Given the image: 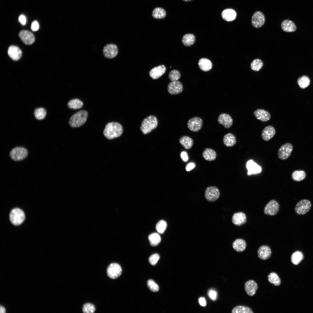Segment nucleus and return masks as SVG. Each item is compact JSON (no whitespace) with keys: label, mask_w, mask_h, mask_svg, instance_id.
Masks as SVG:
<instances>
[{"label":"nucleus","mask_w":313,"mask_h":313,"mask_svg":"<svg viewBox=\"0 0 313 313\" xmlns=\"http://www.w3.org/2000/svg\"><path fill=\"white\" fill-rule=\"evenodd\" d=\"M123 132L121 125L116 122H111L105 126L103 131L104 136L108 139H112L121 136Z\"/></svg>","instance_id":"1"},{"label":"nucleus","mask_w":313,"mask_h":313,"mask_svg":"<svg viewBox=\"0 0 313 313\" xmlns=\"http://www.w3.org/2000/svg\"><path fill=\"white\" fill-rule=\"evenodd\" d=\"M88 113L85 110H81L72 115L70 118L69 124L72 128L79 127L86 122Z\"/></svg>","instance_id":"2"},{"label":"nucleus","mask_w":313,"mask_h":313,"mask_svg":"<svg viewBox=\"0 0 313 313\" xmlns=\"http://www.w3.org/2000/svg\"><path fill=\"white\" fill-rule=\"evenodd\" d=\"M158 125V120L155 116L150 115L145 119L141 123L140 129L144 134L149 133L155 129Z\"/></svg>","instance_id":"3"},{"label":"nucleus","mask_w":313,"mask_h":313,"mask_svg":"<svg viewBox=\"0 0 313 313\" xmlns=\"http://www.w3.org/2000/svg\"><path fill=\"white\" fill-rule=\"evenodd\" d=\"M25 215L21 209L15 208L12 209L10 214V219L13 225H18L21 224L24 221Z\"/></svg>","instance_id":"4"},{"label":"nucleus","mask_w":313,"mask_h":313,"mask_svg":"<svg viewBox=\"0 0 313 313\" xmlns=\"http://www.w3.org/2000/svg\"><path fill=\"white\" fill-rule=\"evenodd\" d=\"M27 149L23 147H17L13 148L10 153L11 159L15 161L23 160L27 156Z\"/></svg>","instance_id":"5"},{"label":"nucleus","mask_w":313,"mask_h":313,"mask_svg":"<svg viewBox=\"0 0 313 313\" xmlns=\"http://www.w3.org/2000/svg\"><path fill=\"white\" fill-rule=\"evenodd\" d=\"M312 206L311 202L307 199L301 200L296 205L294 210L297 214L303 215L308 212Z\"/></svg>","instance_id":"6"},{"label":"nucleus","mask_w":313,"mask_h":313,"mask_svg":"<svg viewBox=\"0 0 313 313\" xmlns=\"http://www.w3.org/2000/svg\"><path fill=\"white\" fill-rule=\"evenodd\" d=\"M220 192L215 186H210L205 189V197L206 200L210 202H214L219 197Z\"/></svg>","instance_id":"7"},{"label":"nucleus","mask_w":313,"mask_h":313,"mask_svg":"<svg viewBox=\"0 0 313 313\" xmlns=\"http://www.w3.org/2000/svg\"><path fill=\"white\" fill-rule=\"evenodd\" d=\"M292 150L293 146L290 143H286L282 145L278 151V158L282 160L287 159L290 156Z\"/></svg>","instance_id":"8"},{"label":"nucleus","mask_w":313,"mask_h":313,"mask_svg":"<svg viewBox=\"0 0 313 313\" xmlns=\"http://www.w3.org/2000/svg\"><path fill=\"white\" fill-rule=\"evenodd\" d=\"M122 268L120 265L116 263H113L108 266L107 273L108 276L114 279L119 277L122 273Z\"/></svg>","instance_id":"9"},{"label":"nucleus","mask_w":313,"mask_h":313,"mask_svg":"<svg viewBox=\"0 0 313 313\" xmlns=\"http://www.w3.org/2000/svg\"><path fill=\"white\" fill-rule=\"evenodd\" d=\"M118 49L117 46L114 44L110 43L106 45L103 49V54L104 57L111 59L115 57L118 54Z\"/></svg>","instance_id":"10"},{"label":"nucleus","mask_w":313,"mask_h":313,"mask_svg":"<svg viewBox=\"0 0 313 313\" xmlns=\"http://www.w3.org/2000/svg\"><path fill=\"white\" fill-rule=\"evenodd\" d=\"M280 206L278 202L274 199L271 200L266 205L264 208V213L270 216H274L278 212Z\"/></svg>","instance_id":"11"},{"label":"nucleus","mask_w":313,"mask_h":313,"mask_svg":"<svg viewBox=\"0 0 313 313\" xmlns=\"http://www.w3.org/2000/svg\"><path fill=\"white\" fill-rule=\"evenodd\" d=\"M203 123L202 119L200 117H195L190 119L187 123L189 129L193 132H197L202 128Z\"/></svg>","instance_id":"12"},{"label":"nucleus","mask_w":313,"mask_h":313,"mask_svg":"<svg viewBox=\"0 0 313 313\" xmlns=\"http://www.w3.org/2000/svg\"><path fill=\"white\" fill-rule=\"evenodd\" d=\"M265 18L263 13L260 11L254 12L252 17L251 23L256 28L261 27L264 24Z\"/></svg>","instance_id":"13"},{"label":"nucleus","mask_w":313,"mask_h":313,"mask_svg":"<svg viewBox=\"0 0 313 313\" xmlns=\"http://www.w3.org/2000/svg\"><path fill=\"white\" fill-rule=\"evenodd\" d=\"M183 87L181 83L178 81H173L169 83L168 86V90L172 95L179 94L183 90Z\"/></svg>","instance_id":"14"},{"label":"nucleus","mask_w":313,"mask_h":313,"mask_svg":"<svg viewBox=\"0 0 313 313\" xmlns=\"http://www.w3.org/2000/svg\"><path fill=\"white\" fill-rule=\"evenodd\" d=\"M19 36L22 41L26 44L30 45L32 44L35 41V37L30 32L26 30H23L19 33Z\"/></svg>","instance_id":"15"},{"label":"nucleus","mask_w":313,"mask_h":313,"mask_svg":"<svg viewBox=\"0 0 313 313\" xmlns=\"http://www.w3.org/2000/svg\"><path fill=\"white\" fill-rule=\"evenodd\" d=\"M218 121L225 128H230L233 123V119L231 116L225 113H222L219 114L218 117Z\"/></svg>","instance_id":"16"},{"label":"nucleus","mask_w":313,"mask_h":313,"mask_svg":"<svg viewBox=\"0 0 313 313\" xmlns=\"http://www.w3.org/2000/svg\"><path fill=\"white\" fill-rule=\"evenodd\" d=\"M257 283L252 280L247 281L245 283L244 288L246 294L250 296H253L256 294L258 289Z\"/></svg>","instance_id":"17"},{"label":"nucleus","mask_w":313,"mask_h":313,"mask_svg":"<svg viewBox=\"0 0 313 313\" xmlns=\"http://www.w3.org/2000/svg\"><path fill=\"white\" fill-rule=\"evenodd\" d=\"M272 251L270 248L267 245H263L258 248L257 255L258 257L261 259L265 260L268 259L271 256Z\"/></svg>","instance_id":"18"},{"label":"nucleus","mask_w":313,"mask_h":313,"mask_svg":"<svg viewBox=\"0 0 313 313\" xmlns=\"http://www.w3.org/2000/svg\"><path fill=\"white\" fill-rule=\"evenodd\" d=\"M245 214L242 212H238L234 214L232 217V221L235 225L240 226L244 224L247 221Z\"/></svg>","instance_id":"19"},{"label":"nucleus","mask_w":313,"mask_h":313,"mask_svg":"<svg viewBox=\"0 0 313 313\" xmlns=\"http://www.w3.org/2000/svg\"><path fill=\"white\" fill-rule=\"evenodd\" d=\"M166 70L165 66L164 65H160L152 69L150 71L149 74L152 79H157L162 76Z\"/></svg>","instance_id":"20"},{"label":"nucleus","mask_w":313,"mask_h":313,"mask_svg":"<svg viewBox=\"0 0 313 313\" xmlns=\"http://www.w3.org/2000/svg\"><path fill=\"white\" fill-rule=\"evenodd\" d=\"M8 52L10 57L14 61L19 59L22 55V51L20 48L14 46H10L8 48Z\"/></svg>","instance_id":"21"},{"label":"nucleus","mask_w":313,"mask_h":313,"mask_svg":"<svg viewBox=\"0 0 313 313\" xmlns=\"http://www.w3.org/2000/svg\"><path fill=\"white\" fill-rule=\"evenodd\" d=\"M275 133L274 128L272 126L268 125L265 127L262 131L261 137L264 141H267L274 136Z\"/></svg>","instance_id":"22"},{"label":"nucleus","mask_w":313,"mask_h":313,"mask_svg":"<svg viewBox=\"0 0 313 313\" xmlns=\"http://www.w3.org/2000/svg\"><path fill=\"white\" fill-rule=\"evenodd\" d=\"M254 116L262 122L269 121L271 117L270 113L267 111L263 109H257L254 112Z\"/></svg>","instance_id":"23"},{"label":"nucleus","mask_w":313,"mask_h":313,"mask_svg":"<svg viewBox=\"0 0 313 313\" xmlns=\"http://www.w3.org/2000/svg\"><path fill=\"white\" fill-rule=\"evenodd\" d=\"M221 16L225 20L228 21H231L236 19V11L233 9H226L224 10L222 12Z\"/></svg>","instance_id":"24"},{"label":"nucleus","mask_w":313,"mask_h":313,"mask_svg":"<svg viewBox=\"0 0 313 313\" xmlns=\"http://www.w3.org/2000/svg\"><path fill=\"white\" fill-rule=\"evenodd\" d=\"M246 167L248 170V175L259 173L261 171V168L252 160L247 162Z\"/></svg>","instance_id":"25"},{"label":"nucleus","mask_w":313,"mask_h":313,"mask_svg":"<svg viewBox=\"0 0 313 313\" xmlns=\"http://www.w3.org/2000/svg\"><path fill=\"white\" fill-rule=\"evenodd\" d=\"M281 26L283 31L287 32H294L296 29L294 23L292 21L287 19L283 21L281 23Z\"/></svg>","instance_id":"26"},{"label":"nucleus","mask_w":313,"mask_h":313,"mask_svg":"<svg viewBox=\"0 0 313 313\" xmlns=\"http://www.w3.org/2000/svg\"><path fill=\"white\" fill-rule=\"evenodd\" d=\"M246 246L247 244L245 241L241 239L235 240L232 243L233 249L238 252H241L244 251L246 249Z\"/></svg>","instance_id":"27"},{"label":"nucleus","mask_w":313,"mask_h":313,"mask_svg":"<svg viewBox=\"0 0 313 313\" xmlns=\"http://www.w3.org/2000/svg\"><path fill=\"white\" fill-rule=\"evenodd\" d=\"M202 156L203 158L206 160L212 161L216 159L217 154L215 151L213 149L207 148L203 150Z\"/></svg>","instance_id":"28"},{"label":"nucleus","mask_w":313,"mask_h":313,"mask_svg":"<svg viewBox=\"0 0 313 313\" xmlns=\"http://www.w3.org/2000/svg\"><path fill=\"white\" fill-rule=\"evenodd\" d=\"M198 65L200 69L204 72L210 70L212 67L211 62L209 59L205 58L200 59L198 62Z\"/></svg>","instance_id":"29"},{"label":"nucleus","mask_w":313,"mask_h":313,"mask_svg":"<svg viewBox=\"0 0 313 313\" xmlns=\"http://www.w3.org/2000/svg\"><path fill=\"white\" fill-rule=\"evenodd\" d=\"M224 144L228 147H231L234 145L236 143L235 136L232 134L228 133L224 135L223 139Z\"/></svg>","instance_id":"30"},{"label":"nucleus","mask_w":313,"mask_h":313,"mask_svg":"<svg viewBox=\"0 0 313 313\" xmlns=\"http://www.w3.org/2000/svg\"><path fill=\"white\" fill-rule=\"evenodd\" d=\"M180 144L186 149L191 148L193 144V141L190 137L186 136L181 137L179 139Z\"/></svg>","instance_id":"31"},{"label":"nucleus","mask_w":313,"mask_h":313,"mask_svg":"<svg viewBox=\"0 0 313 313\" xmlns=\"http://www.w3.org/2000/svg\"><path fill=\"white\" fill-rule=\"evenodd\" d=\"M195 36L192 34H187L183 37L182 41L183 44L186 46H190L193 45L195 41Z\"/></svg>","instance_id":"32"},{"label":"nucleus","mask_w":313,"mask_h":313,"mask_svg":"<svg viewBox=\"0 0 313 313\" xmlns=\"http://www.w3.org/2000/svg\"><path fill=\"white\" fill-rule=\"evenodd\" d=\"M83 102L78 99H72L67 103L68 107L70 109H77L81 108L83 106Z\"/></svg>","instance_id":"33"},{"label":"nucleus","mask_w":313,"mask_h":313,"mask_svg":"<svg viewBox=\"0 0 313 313\" xmlns=\"http://www.w3.org/2000/svg\"><path fill=\"white\" fill-rule=\"evenodd\" d=\"M268 281L275 286H279L281 283V279L278 275L276 273L272 272L267 276Z\"/></svg>","instance_id":"34"},{"label":"nucleus","mask_w":313,"mask_h":313,"mask_svg":"<svg viewBox=\"0 0 313 313\" xmlns=\"http://www.w3.org/2000/svg\"><path fill=\"white\" fill-rule=\"evenodd\" d=\"M306 176L305 171L302 170H297L294 171L292 174V179L295 181H300L304 180Z\"/></svg>","instance_id":"35"},{"label":"nucleus","mask_w":313,"mask_h":313,"mask_svg":"<svg viewBox=\"0 0 313 313\" xmlns=\"http://www.w3.org/2000/svg\"><path fill=\"white\" fill-rule=\"evenodd\" d=\"M303 255L301 252L299 251L294 252L291 256V261L294 265H297L303 259Z\"/></svg>","instance_id":"36"},{"label":"nucleus","mask_w":313,"mask_h":313,"mask_svg":"<svg viewBox=\"0 0 313 313\" xmlns=\"http://www.w3.org/2000/svg\"><path fill=\"white\" fill-rule=\"evenodd\" d=\"M232 313H253L250 307L243 305H238L234 308L232 311Z\"/></svg>","instance_id":"37"},{"label":"nucleus","mask_w":313,"mask_h":313,"mask_svg":"<svg viewBox=\"0 0 313 313\" xmlns=\"http://www.w3.org/2000/svg\"><path fill=\"white\" fill-rule=\"evenodd\" d=\"M166 12L163 8L158 7L154 8L152 12L153 17L157 19H161L165 17Z\"/></svg>","instance_id":"38"},{"label":"nucleus","mask_w":313,"mask_h":313,"mask_svg":"<svg viewBox=\"0 0 313 313\" xmlns=\"http://www.w3.org/2000/svg\"><path fill=\"white\" fill-rule=\"evenodd\" d=\"M148 239L150 244L153 246L158 245L161 241L160 236L156 233H154L150 235Z\"/></svg>","instance_id":"39"},{"label":"nucleus","mask_w":313,"mask_h":313,"mask_svg":"<svg viewBox=\"0 0 313 313\" xmlns=\"http://www.w3.org/2000/svg\"><path fill=\"white\" fill-rule=\"evenodd\" d=\"M263 63L262 61L259 59H254L251 63L250 67L254 71H259L263 67Z\"/></svg>","instance_id":"40"},{"label":"nucleus","mask_w":313,"mask_h":313,"mask_svg":"<svg viewBox=\"0 0 313 313\" xmlns=\"http://www.w3.org/2000/svg\"><path fill=\"white\" fill-rule=\"evenodd\" d=\"M310 81L309 77L306 76H303L298 78L297 83L300 87L305 88L310 85Z\"/></svg>","instance_id":"41"},{"label":"nucleus","mask_w":313,"mask_h":313,"mask_svg":"<svg viewBox=\"0 0 313 313\" xmlns=\"http://www.w3.org/2000/svg\"><path fill=\"white\" fill-rule=\"evenodd\" d=\"M34 114L35 118L38 120H41L45 118L46 114V111L44 108H38L34 110Z\"/></svg>","instance_id":"42"},{"label":"nucleus","mask_w":313,"mask_h":313,"mask_svg":"<svg viewBox=\"0 0 313 313\" xmlns=\"http://www.w3.org/2000/svg\"><path fill=\"white\" fill-rule=\"evenodd\" d=\"M181 77L180 72L176 70H172L168 74L169 78L172 81H178L180 79Z\"/></svg>","instance_id":"43"},{"label":"nucleus","mask_w":313,"mask_h":313,"mask_svg":"<svg viewBox=\"0 0 313 313\" xmlns=\"http://www.w3.org/2000/svg\"><path fill=\"white\" fill-rule=\"evenodd\" d=\"M167 227L166 222L163 220L159 221L156 224V229L159 234H163L165 231Z\"/></svg>","instance_id":"44"},{"label":"nucleus","mask_w":313,"mask_h":313,"mask_svg":"<svg viewBox=\"0 0 313 313\" xmlns=\"http://www.w3.org/2000/svg\"><path fill=\"white\" fill-rule=\"evenodd\" d=\"M82 311L84 313H93L95 312V308L93 304L88 303L84 305L82 308Z\"/></svg>","instance_id":"45"},{"label":"nucleus","mask_w":313,"mask_h":313,"mask_svg":"<svg viewBox=\"0 0 313 313\" xmlns=\"http://www.w3.org/2000/svg\"><path fill=\"white\" fill-rule=\"evenodd\" d=\"M147 285L149 290L152 292H157L159 290V288L158 285L152 280H148L147 283Z\"/></svg>","instance_id":"46"},{"label":"nucleus","mask_w":313,"mask_h":313,"mask_svg":"<svg viewBox=\"0 0 313 313\" xmlns=\"http://www.w3.org/2000/svg\"><path fill=\"white\" fill-rule=\"evenodd\" d=\"M159 258L160 256L158 254H154L149 257V261L151 265H154L157 263Z\"/></svg>","instance_id":"47"},{"label":"nucleus","mask_w":313,"mask_h":313,"mask_svg":"<svg viewBox=\"0 0 313 313\" xmlns=\"http://www.w3.org/2000/svg\"><path fill=\"white\" fill-rule=\"evenodd\" d=\"M32 30L34 31H37L39 28V25L37 21H34L32 23L31 27Z\"/></svg>","instance_id":"48"},{"label":"nucleus","mask_w":313,"mask_h":313,"mask_svg":"<svg viewBox=\"0 0 313 313\" xmlns=\"http://www.w3.org/2000/svg\"><path fill=\"white\" fill-rule=\"evenodd\" d=\"M18 20L23 25H25L26 23V17L24 15H21L19 17Z\"/></svg>","instance_id":"49"},{"label":"nucleus","mask_w":313,"mask_h":313,"mask_svg":"<svg viewBox=\"0 0 313 313\" xmlns=\"http://www.w3.org/2000/svg\"><path fill=\"white\" fill-rule=\"evenodd\" d=\"M209 296L212 300H214L216 297V294L215 291L211 290L209 292Z\"/></svg>","instance_id":"50"},{"label":"nucleus","mask_w":313,"mask_h":313,"mask_svg":"<svg viewBox=\"0 0 313 313\" xmlns=\"http://www.w3.org/2000/svg\"><path fill=\"white\" fill-rule=\"evenodd\" d=\"M181 157L185 161H187L188 160V156L187 153L185 151L182 152L181 154Z\"/></svg>","instance_id":"51"},{"label":"nucleus","mask_w":313,"mask_h":313,"mask_svg":"<svg viewBox=\"0 0 313 313\" xmlns=\"http://www.w3.org/2000/svg\"><path fill=\"white\" fill-rule=\"evenodd\" d=\"M195 166L194 164L193 163H189L186 166V169L187 171H189L193 169Z\"/></svg>","instance_id":"52"},{"label":"nucleus","mask_w":313,"mask_h":313,"mask_svg":"<svg viewBox=\"0 0 313 313\" xmlns=\"http://www.w3.org/2000/svg\"><path fill=\"white\" fill-rule=\"evenodd\" d=\"M199 302L200 305L202 306H204L206 305V301L204 298H200L199 299Z\"/></svg>","instance_id":"53"},{"label":"nucleus","mask_w":313,"mask_h":313,"mask_svg":"<svg viewBox=\"0 0 313 313\" xmlns=\"http://www.w3.org/2000/svg\"><path fill=\"white\" fill-rule=\"evenodd\" d=\"M6 312V310L5 308L1 306L0 307V312L1 313H5Z\"/></svg>","instance_id":"54"},{"label":"nucleus","mask_w":313,"mask_h":313,"mask_svg":"<svg viewBox=\"0 0 313 313\" xmlns=\"http://www.w3.org/2000/svg\"><path fill=\"white\" fill-rule=\"evenodd\" d=\"M183 0V1H192V0Z\"/></svg>","instance_id":"55"}]
</instances>
